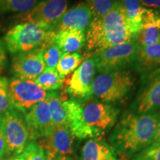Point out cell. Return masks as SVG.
Instances as JSON below:
<instances>
[{"label":"cell","mask_w":160,"mask_h":160,"mask_svg":"<svg viewBox=\"0 0 160 160\" xmlns=\"http://www.w3.org/2000/svg\"><path fill=\"white\" fill-rule=\"evenodd\" d=\"M159 112L128 113L115 128L111 140L122 153H135L151 145L154 138Z\"/></svg>","instance_id":"obj_1"},{"label":"cell","mask_w":160,"mask_h":160,"mask_svg":"<svg viewBox=\"0 0 160 160\" xmlns=\"http://www.w3.org/2000/svg\"><path fill=\"white\" fill-rule=\"evenodd\" d=\"M85 36L89 51H99L108 48L134 42L137 36L128 27L118 0L113 2L105 17L92 20Z\"/></svg>","instance_id":"obj_2"},{"label":"cell","mask_w":160,"mask_h":160,"mask_svg":"<svg viewBox=\"0 0 160 160\" xmlns=\"http://www.w3.org/2000/svg\"><path fill=\"white\" fill-rule=\"evenodd\" d=\"M53 32L24 22L13 26L7 32L3 39L8 51L15 55L39 48L53 40Z\"/></svg>","instance_id":"obj_3"},{"label":"cell","mask_w":160,"mask_h":160,"mask_svg":"<svg viewBox=\"0 0 160 160\" xmlns=\"http://www.w3.org/2000/svg\"><path fill=\"white\" fill-rule=\"evenodd\" d=\"M134 84L135 78L129 71L100 73L93 79V94L103 102H116L128 94Z\"/></svg>","instance_id":"obj_4"},{"label":"cell","mask_w":160,"mask_h":160,"mask_svg":"<svg viewBox=\"0 0 160 160\" xmlns=\"http://www.w3.org/2000/svg\"><path fill=\"white\" fill-rule=\"evenodd\" d=\"M139 47L131 42L97 51L91 57L100 73L125 71L133 65Z\"/></svg>","instance_id":"obj_5"},{"label":"cell","mask_w":160,"mask_h":160,"mask_svg":"<svg viewBox=\"0 0 160 160\" xmlns=\"http://www.w3.org/2000/svg\"><path fill=\"white\" fill-rule=\"evenodd\" d=\"M67 0H44L28 11L18 15L21 23L28 22L51 31L63 13L68 10Z\"/></svg>","instance_id":"obj_6"},{"label":"cell","mask_w":160,"mask_h":160,"mask_svg":"<svg viewBox=\"0 0 160 160\" xmlns=\"http://www.w3.org/2000/svg\"><path fill=\"white\" fill-rule=\"evenodd\" d=\"M0 118L7 144V151L17 154L22 153L31 138L25 119L19 111L14 108L0 115Z\"/></svg>","instance_id":"obj_7"},{"label":"cell","mask_w":160,"mask_h":160,"mask_svg":"<svg viewBox=\"0 0 160 160\" xmlns=\"http://www.w3.org/2000/svg\"><path fill=\"white\" fill-rule=\"evenodd\" d=\"M8 94L13 108L26 113L36 104L44 101L48 93L33 80L13 77L9 80Z\"/></svg>","instance_id":"obj_8"},{"label":"cell","mask_w":160,"mask_h":160,"mask_svg":"<svg viewBox=\"0 0 160 160\" xmlns=\"http://www.w3.org/2000/svg\"><path fill=\"white\" fill-rule=\"evenodd\" d=\"M73 136L67 125H53L45 137L39 138L47 160L59 157H68L73 153Z\"/></svg>","instance_id":"obj_9"},{"label":"cell","mask_w":160,"mask_h":160,"mask_svg":"<svg viewBox=\"0 0 160 160\" xmlns=\"http://www.w3.org/2000/svg\"><path fill=\"white\" fill-rule=\"evenodd\" d=\"M95 72L96 66L93 58L85 60L75 70L68 82V93L74 98L76 101L91 99L93 96V82Z\"/></svg>","instance_id":"obj_10"},{"label":"cell","mask_w":160,"mask_h":160,"mask_svg":"<svg viewBox=\"0 0 160 160\" xmlns=\"http://www.w3.org/2000/svg\"><path fill=\"white\" fill-rule=\"evenodd\" d=\"M82 107L86 123L100 131L113 127L119 113V110L117 108L100 101L89 99Z\"/></svg>","instance_id":"obj_11"},{"label":"cell","mask_w":160,"mask_h":160,"mask_svg":"<svg viewBox=\"0 0 160 160\" xmlns=\"http://www.w3.org/2000/svg\"><path fill=\"white\" fill-rule=\"evenodd\" d=\"M142 79V88L137 97L133 108L137 113L155 112L160 108V68Z\"/></svg>","instance_id":"obj_12"},{"label":"cell","mask_w":160,"mask_h":160,"mask_svg":"<svg viewBox=\"0 0 160 160\" xmlns=\"http://www.w3.org/2000/svg\"><path fill=\"white\" fill-rule=\"evenodd\" d=\"M45 68L41 48L15 54L12 60V71L15 77L21 79L34 81Z\"/></svg>","instance_id":"obj_13"},{"label":"cell","mask_w":160,"mask_h":160,"mask_svg":"<svg viewBox=\"0 0 160 160\" xmlns=\"http://www.w3.org/2000/svg\"><path fill=\"white\" fill-rule=\"evenodd\" d=\"M63 106L66 113L67 125L73 137L83 139L97 137L102 131L93 128L86 123L83 117L82 107L74 99L63 101Z\"/></svg>","instance_id":"obj_14"},{"label":"cell","mask_w":160,"mask_h":160,"mask_svg":"<svg viewBox=\"0 0 160 160\" xmlns=\"http://www.w3.org/2000/svg\"><path fill=\"white\" fill-rule=\"evenodd\" d=\"M25 121L33 139L45 137L53 127L47 99L33 105L25 114Z\"/></svg>","instance_id":"obj_15"},{"label":"cell","mask_w":160,"mask_h":160,"mask_svg":"<svg viewBox=\"0 0 160 160\" xmlns=\"http://www.w3.org/2000/svg\"><path fill=\"white\" fill-rule=\"evenodd\" d=\"M93 16L86 3H81L68 9L57 22L52 32H58L65 30H79L85 31L88 29Z\"/></svg>","instance_id":"obj_16"},{"label":"cell","mask_w":160,"mask_h":160,"mask_svg":"<svg viewBox=\"0 0 160 160\" xmlns=\"http://www.w3.org/2000/svg\"><path fill=\"white\" fill-rule=\"evenodd\" d=\"M160 17L157 10L145 8L142 16V25L135 42L140 47L159 42Z\"/></svg>","instance_id":"obj_17"},{"label":"cell","mask_w":160,"mask_h":160,"mask_svg":"<svg viewBox=\"0 0 160 160\" xmlns=\"http://www.w3.org/2000/svg\"><path fill=\"white\" fill-rule=\"evenodd\" d=\"M133 66L142 78L160 68V42L144 47L139 46Z\"/></svg>","instance_id":"obj_18"},{"label":"cell","mask_w":160,"mask_h":160,"mask_svg":"<svg viewBox=\"0 0 160 160\" xmlns=\"http://www.w3.org/2000/svg\"><path fill=\"white\" fill-rule=\"evenodd\" d=\"M85 32L79 30H65L54 33L53 42L62 53H73L82 48L85 43Z\"/></svg>","instance_id":"obj_19"},{"label":"cell","mask_w":160,"mask_h":160,"mask_svg":"<svg viewBox=\"0 0 160 160\" xmlns=\"http://www.w3.org/2000/svg\"><path fill=\"white\" fill-rule=\"evenodd\" d=\"M82 160H118L114 149L103 140L89 139L82 149Z\"/></svg>","instance_id":"obj_20"},{"label":"cell","mask_w":160,"mask_h":160,"mask_svg":"<svg viewBox=\"0 0 160 160\" xmlns=\"http://www.w3.org/2000/svg\"><path fill=\"white\" fill-rule=\"evenodd\" d=\"M128 27L133 34L137 36L142 25V16L145 7L139 0H118Z\"/></svg>","instance_id":"obj_21"},{"label":"cell","mask_w":160,"mask_h":160,"mask_svg":"<svg viewBox=\"0 0 160 160\" xmlns=\"http://www.w3.org/2000/svg\"><path fill=\"white\" fill-rule=\"evenodd\" d=\"M48 102L51 119L53 125H67L66 113L63 106V100L57 92L51 91L46 97Z\"/></svg>","instance_id":"obj_22"},{"label":"cell","mask_w":160,"mask_h":160,"mask_svg":"<svg viewBox=\"0 0 160 160\" xmlns=\"http://www.w3.org/2000/svg\"><path fill=\"white\" fill-rule=\"evenodd\" d=\"M34 82L45 91H53L60 88L64 83V78L59 74L56 68H46L38 76Z\"/></svg>","instance_id":"obj_23"},{"label":"cell","mask_w":160,"mask_h":160,"mask_svg":"<svg viewBox=\"0 0 160 160\" xmlns=\"http://www.w3.org/2000/svg\"><path fill=\"white\" fill-rule=\"evenodd\" d=\"M82 61V57L79 53H63L56 67V70L62 77L65 78L74 71Z\"/></svg>","instance_id":"obj_24"},{"label":"cell","mask_w":160,"mask_h":160,"mask_svg":"<svg viewBox=\"0 0 160 160\" xmlns=\"http://www.w3.org/2000/svg\"><path fill=\"white\" fill-rule=\"evenodd\" d=\"M37 4V0H0V14L23 13Z\"/></svg>","instance_id":"obj_25"},{"label":"cell","mask_w":160,"mask_h":160,"mask_svg":"<svg viewBox=\"0 0 160 160\" xmlns=\"http://www.w3.org/2000/svg\"><path fill=\"white\" fill-rule=\"evenodd\" d=\"M41 49L46 68H56L60 58L63 54L62 52L53 42V40H51L42 46Z\"/></svg>","instance_id":"obj_26"},{"label":"cell","mask_w":160,"mask_h":160,"mask_svg":"<svg viewBox=\"0 0 160 160\" xmlns=\"http://www.w3.org/2000/svg\"><path fill=\"white\" fill-rule=\"evenodd\" d=\"M86 5L88 6L93 19H98L108 13L114 0H86Z\"/></svg>","instance_id":"obj_27"},{"label":"cell","mask_w":160,"mask_h":160,"mask_svg":"<svg viewBox=\"0 0 160 160\" xmlns=\"http://www.w3.org/2000/svg\"><path fill=\"white\" fill-rule=\"evenodd\" d=\"M9 80L0 77V115L13 109L8 94Z\"/></svg>","instance_id":"obj_28"},{"label":"cell","mask_w":160,"mask_h":160,"mask_svg":"<svg viewBox=\"0 0 160 160\" xmlns=\"http://www.w3.org/2000/svg\"><path fill=\"white\" fill-rule=\"evenodd\" d=\"M132 160H160V143H151L137 152Z\"/></svg>","instance_id":"obj_29"},{"label":"cell","mask_w":160,"mask_h":160,"mask_svg":"<svg viewBox=\"0 0 160 160\" xmlns=\"http://www.w3.org/2000/svg\"><path fill=\"white\" fill-rule=\"evenodd\" d=\"M22 156L25 160H47L42 148L34 142L28 144Z\"/></svg>","instance_id":"obj_30"},{"label":"cell","mask_w":160,"mask_h":160,"mask_svg":"<svg viewBox=\"0 0 160 160\" xmlns=\"http://www.w3.org/2000/svg\"><path fill=\"white\" fill-rule=\"evenodd\" d=\"M7 152V144H6L5 134L2 126L1 118H0V158L2 157Z\"/></svg>","instance_id":"obj_31"},{"label":"cell","mask_w":160,"mask_h":160,"mask_svg":"<svg viewBox=\"0 0 160 160\" xmlns=\"http://www.w3.org/2000/svg\"><path fill=\"white\" fill-rule=\"evenodd\" d=\"M143 7L151 9H160V0H139Z\"/></svg>","instance_id":"obj_32"},{"label":"cell","mask_w":160,"mask_h":160,"mask_svg":"<svg viewBox=\"0 0 160 160\" xmlns=\"http://www.w3.org/2000/svg\"><path fill=\"white\" fill-rule=\"evenodd\" d=\"M6 62H7V56H6L5 46L2 42L0 41V73L5 68Z\"/></svg>","instance_id":"obj_33"},{"label":"cell","mask_w":160,"mask_h":160,"mask_svg":"<svg viewBox=\"0 0 160 160\" xmlns=\"http://www.w3.org/2000/svg\"><path fill=\"white\" fill-rule=\"evenodd\" d=\"M159 114H160V112H159ZM152 143H160V116H159V120H158L154 138H153V142Z\"/></svg>","instance_id":"obj_34"},{"label":"cell","mask_w":160,"mask_h":160,"mask_svg":"<svg viewBox=\"0 0 160 160\" xmlns=\"http://www.w3.org/2000/svg\"><path fill=\"white\" fill-rule=\"evenodd\" d=\"M52 160H71L68 157H57L55 159H52Z\"/></svg>","instance_id":"obj_35"},{"label":"cell","mask_w":160,"mask_h":160,"mask_svg":"<svg viewBox=\"0 0 160 160\" xmlns=\"http://www.w3.org/2000/svg\"><path fill=\"white\" fill-rule=\"evenodd\" d=\"M12 160H25V159H24V157H22V154H20L19 156H17V157H15Z\"/></svg>","instance_id":"obj_36"},{"label":"cell","mask_w":160,"mask_h":160,"mask_svg":"<svg viewBox=\"0 0 160 160\" xmlns=\"http://www.w3.org/2000/svg\"><path fill=\"white\" fill-rule=\"evenodd\" d=\"M120 160H128V159L125 157H122L121 158V159H120Z\"/></svg>","instance_id":"obj_37"},{"label":"cell","mask_w":160,"mask_h":160,"mask_svg":"<svg viewBox=\"0 0 160 160\" xmlns=\"http://www.w3.org/2000/svg\"><path fill=\"white\" fill-rule=\"evenodd\" d=\"M155 10H157V11L158 14H159V17H160V9H155Z\"/></svg>","instance_id":"obj_38"},{"label":"cell","mask_w":160,"mask_h":160,"mask_svg":"<svg viewBox=\"0 0 160 160\" xmlns=\"http://www.w3.org/2000/svg\"><path fill=\"white\" fill-rule=\"evenodd\" d=\"M159 42H160V32H159Z\"/></svg>","instance_id":"obj_39"},{"label":"cell","mask_w":160,"mask_h":160,"mask_svg":"<svg viewBox=\"0 0 160 160\" xmlns=\"http://www.w3.org/2000/svg\"><path fill=\"white\" fill-rule=\"evenodd\" d=\"M0 160H2V158H0Z\"/></svg>","instance_id":"obj_40"},{"label":"cell","mask_w":160,"mask_h":160,"mask_svg":"<svg viewBox=\"0 0 160 160\" xmlns=\"http://www.w3.org/2000/svg\"><path fill=\"white\" fill-rule=\"evenodd\" d=\"M159 112H160V108H159Z\"/></svg>","instance_id":"obj_41"}]
</instances>
